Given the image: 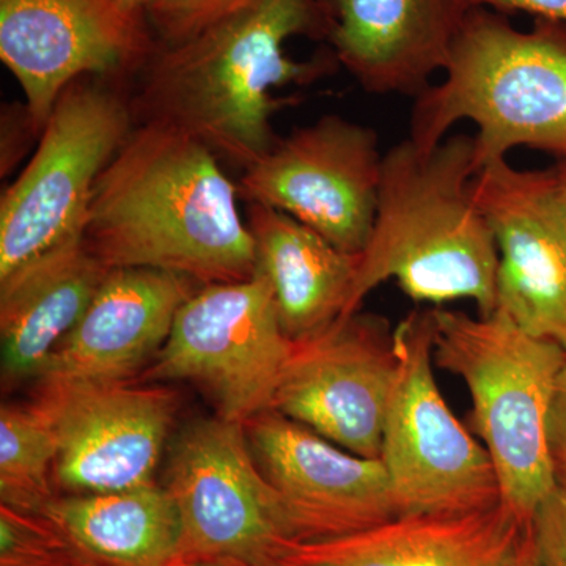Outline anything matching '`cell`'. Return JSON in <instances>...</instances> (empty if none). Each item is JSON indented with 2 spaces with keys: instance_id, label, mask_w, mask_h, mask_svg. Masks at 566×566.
Instances as JSON below:
<instances>
[{
  "instance_id": "obj_1",
  "label": "cell",
  "mask_w": 566,
  "mask_h": 566,
  "mask_svg": "<svg viewBox=\"0 0 566 566\" xmlns=\"http://www.w3.org/2000/svg\"><path fill=\"white\" fill-rule=\"evenodd\" d=\"M329 29L323 0H260L180 43L156 41L133 74L134 123L175 126L245 170L274 147L273 117L292 99L271 91L312 84L338 63L334 52L294 61L286 41Z\"/></svg>"
},
{
  "instance_id": "obj_2",
  "label": "cell",
  "mask_w": 566,
  "mask_h": 566,
  "mask_svg": "<svg viewBox=\"0 0 566 566\" xmlns=\"http://www.w3.org/2000/svg\"><path fill=\"white\" fill-rule=\"evenodd\" d=\"M238 186L191 134L139 123L93 189L84 243L109 270L148 268L200 285L255 274Z\"/></svg>"
},
{
  "instance_id": "obj_3",
  "label": "cell",
  "mask_w": 566,
  "mask_h": 566,
  "mask_svg": "<svg viewBox=\"0 0 566 566\" xmlns=\"http://www.w3.org/2000/svg\"><path fill=\"white\" fill-rule=\"evenodd\" d=\"M476 172L475 137L468 134L431 150L401 140L382 156L374 229L344 316L389 281L416 303L471 300L480 315L494 314L499 251L472 193Z\"/></svg>"
},
{
  "instance_id": "obj_4",
  "label": "cell",
  "mask_w": 566,
  "mask_h": 566,
  "mask_svg": "<svg viewBox=\"0 0 566 566\" xmlns=\"http://www.w3.org/2000/svg\"><path fill=\"white\" fill-rule=\"evenodd\" d=\"M441 84L416 96L409 140L431 150L460 120L474 122L476 169L517 147L566 159V24L536 18L531 31L476 7Z\"/></svg>"
},
{
  "instance_id": "obj_5",
  "label": "cell",
  "mask_w": 566,
  "mask_h": 566,
  "mask_svg": "<svg viewBox=\"0 0 566 566\" xmlns=\"http://www.w3.org/2000/svg\"><path fill=\"white\" fill-rule=\"evenodd\" d=\"M431 314L434 363L463 379L472 427L493 461L502 504L528 526L556 485L546 424L566 352L499 311L475 318L444 308Z\"/></svg>"
},
{
  "instance_id": "obj_6",
  "label": "cell",
  "mask_w": 566,
  "mask_h": 566,
  "mask_svg": "<svg viewBox=\"0 0 566 566\" xmlns=\"http://www.w3.org/2000/svg\"><path fill=\"white\" fill-rule=\"evenodd\" d=\"M118 84L81 77L59 96L31 163L0 200V277L84 234L95 182L136 125Z\"/></svg>"
},
{
  "instance_id": "obj_7",
  "label": "cell",
  "mask_w": 566,
  "mask_h": 566,
  "mask_svg": "<svg viewBox=\"0 0 566 566\" xmlns=\"http://www.w3.org/2000/svg\"><path fill=\"white\" fill-rule=\"evenodd\" d=\"M398 370L381 455L398 516L453 515L502 504L485 446L453 415L433 374V314L411 312L394 329Z\"/></svg>"
},
{
  "instance_id": "obj_8",
  "label": "cell",
  "mask_w": 566,
  "mask_h": 566,
  "mask_svg": "<svg viewBox=\"0 0 566 566\" xmlns=\"http://www.w3.org/2000/svg\"><path fill=\"white\" fill-rule=\"evenodd\" d=\"M292 349L273 289L255 273L200 286L178 311L144 378L192 382L211 398L219 417L245 423L270 411Z\"/></svg>"
},
{
  "instance_id": "obj_9",
  "label": "cell",
  "mask_w": 566,
  "mask_h": 566,
  "mask_svg": "<svg viewBox=\"0 0 566 566\" xmlns=\"http://www.w3.org/2000/svg\"><path fill=\"white\" fill-rule=\"evenodd\" d=\"M180 517L178 558L274 566L296 542L281 497L249 444L244 423L214 417L177 439L166 485Z\"/></svg>"
},
{
  "instance_id": "obj_10",
  "label": "cell",
  "mask_w": 566,
  "mask_h": 566,
  "mask_svg": "<svg viewBox=\"0 0 566 566\" xmlns=\"http://www.w3.org/2000/svg\"><path fill=\"white\" fill-rule=\"evenodd\" d=\"M382 156L374 129L324 115L277 139L244 170L238 191L360 255L374 229Z\"/></svg>"
},
{
  "instance_id": "obj_11",
  "label": "cell",
  "mask_w": 566,
  "mask_h": 566,
  "mask_svg": "<svg viewBox=\"0 0 566 566\" xmlns=\"http://www.w3.org/2000/svg\"><path fill=\"white\" fill-rule=\"evenodd\" d=\"M397 370L389 322L359 311L293 342L270 411L356 455L379 458Z\"/></svg>"
},
{
  "instance_id": "obj_12",
  "label": "cell",
  "mask_w": 566,
  "mask_h": 566,
  "mask_svg": "<svg viewBox=\"0 0 566 566\" xmlns=\"http://www.w3.org/2000/svg\"><path fill=\"white\" fill-rule=\"evenodd\" d=\"M155 43L147 22L112 0H0V59L39 137L70 84L133 77Z\"/></svg>"
},
{
  "instance_id": "obj_13",
  "label": "cell",
  "mask_w": 566,
  "mask_h": 566,
  "mask_svg": "<svg viewBox=\"0 0 566 566\" xmlns=\"http://www.w3.org/2000/svg\"><path fill=\"white\" fill-rule=\"evenodd\" d=\"M57 436L54 485L66 494L109 493L155 482L177 412L164 387L128 381L40 382Z\"/></svg>"
},
{
  "instance_id": "obj_14",
  "label": "cell",
  "mask_w": 566,
  "mask_h": 566,
  "mask_svg": "<svg viewBox=\"0 0 566 566\" xmlns=\"http://www.w3.org/2000/svg\"><path fill=\"white\" fill-rule=\"evenodd\" d=\"M472 193L497 244L495 311L566 352V203L554 167L501 159L476 172Z\"/></svg>"
},
{
  "instance_id": "obj_15",
  "label": "cell",
  "mask_w": 566,
  "mask_h": 566,
  "mask_svg": "<svg viewBox=\"0 0 566 566\" xmlns=\"http://www.w3.org/2000/svg\"><path fill=\"white\" fill-rule=\"evenodd\" d=\"M244 427L296 542L356 534L398 516L379 458L348 452L274 411L260 412Z\"/></svg>"
},
{
  "instance_id": "obj_16",
  "label": "cell",
  "mask_w": 566,
  "mask_h": 566,
  "mask_svg": "<svg viewBox=\"0 0 566 566\" xmlns=\"http://www.w3.org/2000/svg\"><path fill=\"white\" fill-rule=\"evenodd\" d=\"M337 62L365 91L419 96L446 71L471 0H323Z\"/></svg>"
},
{
  "instance_id": "obj_17",
  "label": "cell",
  "mask_w": 566,
  "mask_h": 566,
  "mask_svg": "<svg viewBox=\"0 0 566 566\" xmlns=\"http://www.w3.org/2000/svg\"><path fill=\"white\" fill-rule=\"evenodd\" d=\"M200 286L167 271L111 270L39 381H128L163 348L178 311Z\"/></svg>"
},
{
  "instance_id": "obj_18",
  "label": "cell",
  "mask_w": 566,
  "mask_h": 566,
  "mask_svg": "<svg viewBox=\"0 0 566 566\" xmlns=\"http://www.w3.org/2000/svg\"><path fill=\"white\" fill-rule=\"evenodd\" d=\"M526 527L504 504L453 515H403L335 538L292 542L282 566H510Z\"/></svg>"
},
{
  "instance_id": "obj_19",
  "label": "cell",
  "mask_w": 566,
  "mask_h": 566,
  "mask_svg": "<svg viewBox=\"0 0 566 566\" xmlns=\"http://www.w3.org/2000/svg\"><path fill=\"white\" fill-rule=\"evenodd\" d=\"M109 268L84 238L66 241L0 277L3 379L36 378L87 311Z\"/></svg>"
},
{
  "instance_id": "obj_20",
  "label": "cell",
  "mask_w": 566,
  "mask_h": 566,
  "mask_svg": "<svg viewBox=\"0 0 566 566\" xmlns=\"http://www.w3.org/2000/svg\"><path fill=\"white\" fill-rule=\"evenodd\" d=\"M255 273L273 289L279 318L292 342L327 329L345 314L359 255L335 248L285 212L249 203Z\"/></svg>"
},
{
  "instance_id": "obj_21",
  "label": "cell",
  "mask_w": 566,
  "mask_h": 566,
  "mask_svg": "<svg viewBox=\"0 0 566 566\" xmlns=\"http://www.w3.org/2000/svg\"><path fill=\"white\" fill-rule=\"evenodd\" d=\"M41 515L104 566H167L180 554V517L156 482L95 494L52 497Z\"/></svg>"
},
{
  "instance_id": "obj_22",
  "label": "cell",
  "mask_w": 566,
  "mask_h": 566,
  "mask_svg": "<svg viewBox=\"0 0 566 566\" xmlns=\"http://www.w3.org/2000/svg\"><path fill=\"white\" fill-rule=\"evenodd\" d=\"M57 436L39 400L0 409V501L24 513H41L55 497Z\"/></svg>"
},
{
  "instance_id": "obj_23",
  "label": "cell",
  "mask_w": 566,
  "mask_h": 566,
  "mask_svg": "<svg viewBox=\"0 0 566 566\" xmlns=\"http://www.w3.org/2000/svg\"><path fill=\"white\" fill-rule=\"evenodd\" d=\"M260 0H148L144 18L158 43H180Z\"/></svg>"
},
{
  "instance_id": "obj_24",
  "label": "cell",
  "mask_w": 566,
  "mask_h": 566,
  "mask_svg": "<svg viewBox=\"0 0 566 566\" xmlns=\"http://www.w3.org/2000/svg\"><path fill=\"white\" fill-rule=\"evenodd\" d=\"M70 545L41 513H24L0 505V566H35Z\"/></svg>"
},
{
  "instance_id": "obj_25",
  "label": "cell",
  "mask_w": 566,
  "mask_h": 566,
  "mask_svg": "<svg viewBox=\"0 0 566 566\" xmlns=\"http://www.w3.org/2000/svg\"><path fill=\"white\" fill-rule=\"evenodd\" d=\"M538 566H566V483H556L528 524Z\"/></svg>"
},
{
  "instance_id": "obj_26",
  "label": "cell",
  "mask_w": 566,
  "mask_h": 566,
  "mask_svg": "<svg viewBox=\"0 0 566 566\" xmlns=\"http://www.w3.org/2000/svg\"><path fill=\"white\" fill-rule=\"evenodd\" d=\"M546 441L554 479L556 483H566V360L551 397Z\"/></svg>"
},
{
  "instance_id": "obj_27",
  "label": "cell",
  "mask_w": 566,
  "mask_h": 566,
  "mask_svg": "<svg viewBox=\"0 0 566 566\" xmlns=\"http://www.w3.org/2000/svg\"><path fill=\"white\" fill-rule=\"evenodd\" d=\"M474 7H485L499 13L526 11L536 18H546L566 24V0H471Z\"/></svg>"
},
{
  "instance_id": "obj_28",
  "label": "cell",
  "mask_w": 566,
  "mask_h": 566,
  "mask_svg": "<svg viewBox=\"0 0 566 566\" xmlns=\"http://www.w3.org/2000/svg\"><path fill=\"white\" fill-rule=\"evenodd\" d=\"M35 566H104L98 564V562L93 560V558L85 556L84 553H81L77 547L73 545H66L59 549L57 553L52 554V556L44 558L41 564Z\"/></svg>"
},
{
  "instance_id": "obj_29",
  "label": "cell",
  "mask_w": 566,
  "mask_h": 566,
  "mask_svg": "<svg viewBox=\"0 0 566 566\" xmlns=\"http://www.w3.org/2000/svg\"><path fill=\"white\" fill-rule=\"evenodd\" d=\"M510 566H538V562H536L535 556L534 542H532L528 526L526 527V532H524L523 539H521L515 557H513Z\"/></svg>"
},
{
  "instance_id": "obj_30",
  "label": "cell",
  "mask_w": 566,
  "mask_h": 566,
  "mask_svg": "<svg viewBox=\"0 0 566 566\" xmlns=\"http://www.w3.org/2000/svg\"><path fill=\"white\" fill-rule=\"evenodd\" d=\"M167 566H248L230 558H175Z\"/></svg>"
},
{
  "instance_id": "obj_31",
  "label": "cell",
  "mask_w": 566,
  "mask_h": 566,
  "mask_svg": "<svg viewBox=\"0 0 566 566\" xmlns=\"http://www.w3.org/2000/svg\"><path fill=\"white\" fill-rule=\"evenodd\" d=\"M112 2H114L118 9L125 11L126 14H129V17L145 20L144 11L148 0H112Z\"/></svg>"
},
{
  "instance_id": "obj_32",
  "label": "cell",
  "mask_w": 566,
  "mask_h": 566,
  "mask_svg": "<svg viewBox=\"0 0 566 566\" xmlns=\"http://www.w3.org/2000/svg\"><path fill=\"white\" fill-rule=\"evenodd\" d=\"M554 172L557 175L558 185H560L562 196H564L566 203V159H560L554 166Z\"/></svg>"
},
{
  "instance_id": "obj_33",
  "label": "cell",
  "mask_w": 566,
  "mask_h": 566,
  "mask_svg": "<svg viewBox=\"0 0 566 566\" xmlns=\"http://www.w3.org/2000/svg\"><path fill=\"white\" fill-rule=\"evenodd\" d=\"M274 566H282V565H274Z\"/></svg>"
}]
</instances>
